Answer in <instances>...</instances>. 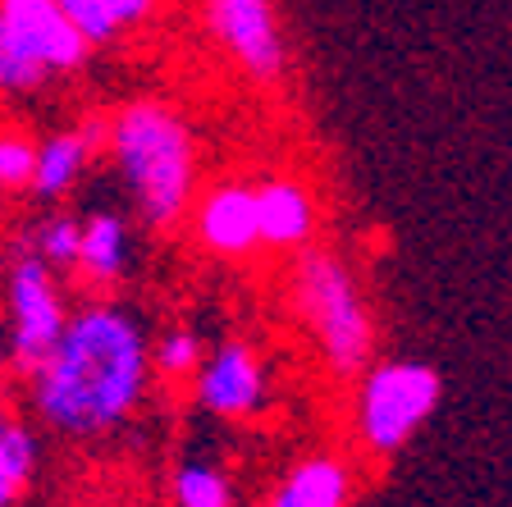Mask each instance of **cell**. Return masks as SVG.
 Returning <instances> with one entry per match:
<instances>
[{"mask_svg":"<svg viewBox=\"0 0 512 507\" xmlns=\"http://www.w3.org/2000/svg\"><path fill=\"white\" fill-rule=\"evenodd\" d=\"M192 393L202 402V412L220 421H252L270 407V366L243 338H229L206 352L202 370L192 375Z\"/></svg>","mask_w":512,"mask_h":507,"instance_id":"8","label":"cell"},{"mask_svg":"<svg viewBox=\"0 0 512 507\" xmlns=\"http://www.w3.org/2000/svg\"><path fill=\"white\" fill-rule=\"evenodd\" d=\"M37 174V138L23 128H0V192H32Z\"/></svg>","mask_w":512,"mask_h":507,"instance_id":"19","label":"cell"},{"mask_svg":"<svg viewBox=\"0 0 512 507\" xmlns=\"http://www.w3.org/2000/svg\"><path fill=\"white\" fill-rule=\"evenodd\" d=\"M78 238H83V220L69 211L46 215V220L28 233L32 252L42 256L51 270H69V275H74V261H78Z\"/></svg>","mask_w":512,"mask_h":507,"instance_id":"18","label":"cell"},{"mask_svg":"<svg viewBox=\"0 0 512 507\" xmlns=\"http://www.w3.org/2000/svg\"><path fill=\"white\" fill-rule=\"evenodd\" d=\"M288 297L302 316L320 361L339 380H357L375 361V316L357 275L339 252L302 247L298 265L288 275Z\"/></svg>","mask_w":512,"mask_h":507,"instance_id":"3","label":"cell"},{"mask_svg":"<svg viewBox=\"0 0 512 507\" xmlns=\"http://www.w3.org/2000/svg\"><path fill=\"white\" fill-rule=\"evenodd\" d=\"M256 188V229H261V247L270 252H302L316 238V197L302 179L288 174H270V179L252 183Z\"/></svg>","mask_w":512,"mask_h":507,"instance_id":"11","label":"cell"},{"mask_svg":"<svg viewBox=\"0 0 512 507\" xmlns=\"http://www.w3.org/2000/svg\"><path fill=\"white\" fill-rule=\"evenodd\" d=\"M106 151L128 188L133 215L151 233H174L197 201V138L179 106L138 96L110 115Z\"/></svg>","mask_w":512,"mask_h":507,"instance_id":"2","label":"cell"},{"mask_svg":"<svg viewBox=\"0 0 512 507\" xmlns=\"http://www.w3.org/2000/svg\"><path fill=\"white\" fill-rule=\"evenodd\" d=\"M202 361H206V343H202V334L188 325L165 329V334L151 343V370L170 384L192 380V375L202 370Z\"/></svg>","mask_w":512,"mask_h":507,"instance_id":"17","label":"cell"},{"mask_svg":"<svg viewBox=\"0 0 512 507\" xmlns=\"http://www.w3.org/2000/svg\"><path fill=\"white\" fill-rule=\"evenodd\" d=\"M439 398H444V375L430 361L416 357L371 361L357 375V393H352L357 444L371 457L403 453L421 434V425L439 412Z\"/></svg>","mask_w":512,"mask_h":507,"instance_id":"4","label":"cell"},{"mask_svg":"<svg viewBox=\"0 0 512 507\" xmlns=\"http://www.w3.org/2000/svg\"><path fill=\"white\" fill-rule=\"evenodd\" d=\"M192 238L211 256L243 261L261 247L256 229V188L243 179H224L192 201Z\"/></svg>","mask_w":512,"mask_h":507,"instance_id":"9","label":"cell"},{"mask_svg":"<svg viewBox=\"0 0 512 507\" xmlns=\"http://www.w3.org/2000/svg\"><path fill=\"white\" fill-rule=\"evenodd\" d=\"M37 434L14 416L10 398L0 393V507H14L28 494L32 476H37Z\"/></svg>","mask_w":512,"mask_h":507,"instance_id":"15","label":"cell"},{"mask_svg":"<svg viewBox=\"0 0 512 507\" xmlns=\"http://www.w3.org/2000/svg\"><path fill=\"white\" fill-rule=\"evenodd\" d=\"M92 46H115L156 19L160 0H55Z\"/></svg>","mask_w":512,"mask_h":507,"instance_id":"14","label":"cell"},{"mask_svg":"<svg viewBox=\"0 0 512 507\" xmlns=\"http://www.w3.org/2000/svg\"><path fill=\"white\" fill-rule=\"evenodd\" d=\"M151 343L138 311L92 297L28 370V407L64 439H101L142 407L151 384Z\"/></svg>","mask_w":512,"mask_h":507,"instance_id":"1","label":"cell"},{"mask_svg":"<svg viewBox=\"0 0 512 507\" xmlns=\"http://www.w3.org/2000/svg\"><path fill=\"white\" fill-rule=\"evenodd\" d=\"M206 32L252 83L275 87L288 69V46L275 0H206Z\"/></svg>","mask_w":512,"mask_h":507,"instance_id":"7","label":"cell"},{"mask_svg":"<svg viewBox=\"0 0 512 507\" xmlns=\"http://www.w3.org/2000/svg\"><path fill=\"white\" fill-rule=\"evenodd\" d=\"M5 307H10V338H5V357L19 375H28L46 352L55 348V338L69 325V307H64L60 279L55 270L32 252V243L23 238L10 256L5 270Z\"/></svg>","mask_w":512,"mask_h":507,"instance_id":"6","label":"cell"},{"mask_svg":"<svg viewBox=\"0 0 512 507\" xmlns=\"http://www.w3.org/2000/svg\"><path fill=\"white\" fill-rule=\"evenodd\" d=\"M352 466L339 453H307L279 476L266 507H348Z\"/></svg>","mask_w":512,"mask_h":507,"instance_id":"13","label":"cell"},{"mask_svg":"<svg viewBox=\"0 0 512 507\" xmlns=\"http://www.w3.org/2000/svg\"><path fill=\"white\" fill-rule=\"evenodd\" d=\"M92 42L55 0H0V92L28 96L51 78L78 74Z\"/></svg>","mask_w":512,"mask_h":507,"instance_id":"5","label":"cell"},{"mask_svg":"<svg viewBox=\"0 0 512 507\" xmlns=\"http://www.w3.org/2000/svg\"><path fill=\"white\" fill-rule=\"evenodd\" d=\"M170 498L174 507H234V480H229V471L220 462L188 457V462L174 466Z\"/></svg>","mask_w":512,"mask_h":507,"instance_id":"16","label":"cell"},{"mask_svg":"<svg viewBox=\"0 0 512 507\" xmlns=\"http://www.w3.org/2000/svg\"><path fill=\"white\" fill-rule=\"evenodd\" d=\"M128 275V224L115 211H92L78 238L74 279L96 297H110Z\"/></svg>","mask_w":512,"mask_h":507,"instance_id":"12","label":"cell"},{"mask_svg":"<svg viewBox=\"0 0 512 507\" xmlns=\"http://www.w3.org/2000/svg\"><path fill=\"white\" fill-rule=\"evenodd\" d=\"M106 133H110V119L101 115H87L83 124L74 128H55L37 142V174H32V192L42 201H60L78 188V179L87 174L92 156L106 151Z\"/></svg>","mask_w":512,"mask_h":507,"instance_id":"10","label":"cell"}]
</instances>
